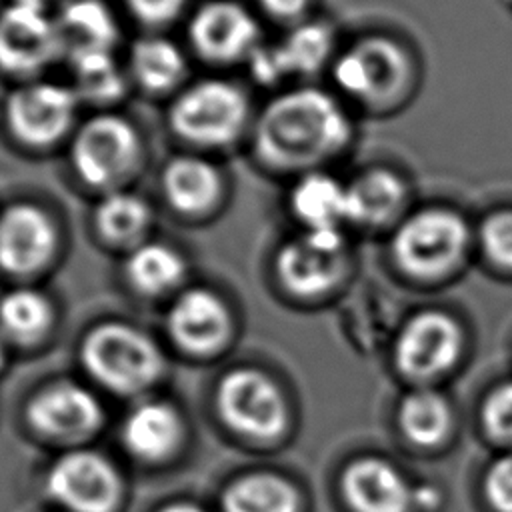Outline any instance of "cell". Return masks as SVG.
<instances>
[{"instance_id": "32", "label": "cell", "mask_w": 512, "mask_h": 512, "mask_svg": "<svg viewBox=\"0 0 512 512\" xmlns=\"http://www.w3.org/2000/svg\"><path fill=\"white\" fill-rule=\"evenodd\" d=\"M478 238L490 262L512 270V208H496L488 212L480 222Z\"/></svg>"}, {"instance_id": "12", "label": "cell", "mask_w": 512, "mask_h": 512, "mask_svg": "<svg viewBox=\"0 0 512 512\" xmlns=\"http://www.w3.org/2000/svg\"><path fill=\"white\" fill-rule=\"evenodd\" d=\"M164 202L182 216H206L228 194V174L220 156L178 148L164 158L158 172Z\"/></svg>"}, {"instance_id": "35", "label": "cell", "mask_w": 512, "mask_h": 512, "mask_svg": "<svg viewBox=\"0 0 512 512\" xmlns=\"http://www.w3.org/2000/svg\"><path fill=\"white\" fill-rule=\"evenodd\" d=\"M250 4L262 22H272L284 30L314 16L316 0H250Z\"/></svg>"}, {"instance_id": "21", "label": "cell", "mask_w": 512, "mask_h": 512, "mask_svg": "<svg viewBox=\"0 0 512 512\" xmlns=\"http://www.w3.org/2000/svg\"><path fill=\"white\" fill-rule=\"evenodd\" d=\"M30 424L52 438H82L102 418L98 400L78 384L62 382L42 390L28 408Z\"/></svg>"}, {"instance_id": "6", "label": "cell", "mask_w": 512, "mask_h": 512, "mask_svg": "<svg viewBox=\"0 0 512 512\" xmlns=\"http://www.w3.org/2000/svg\"><path fill=\"white\" fill-rule=\"evenodd\" d=\"M338 50L336 28L326 18L310 16L284 28L278 38H264L244 70L252 86L276 92L292 84L316 82L330 70Z\"/></svg>"}, {"instance_id": "2", "label": "cell", "mask_w": 512, "mask_h": 512, "mask_svg": "<svg viewBox=\"0 0 512 512\" xmlns=\"http://www.w3.org/2000/svg\"><path fill=\"white\" fill-rule=\"evenodd\" d=\"M256 108L244 82L210 72L192 78L164 102V126L178 148L220 156L246 146Z\"/></svg>"}, {"instance_id": "23", "label": "cell", "mask_w": 512, "mask_h": 512, "mask_svg": "<svg viewBox=\"0 0 512 512\" xmlns=\"http://www.w3.org/2000/svg\"><path fill=\"white\" fill-rule=\"evenodd\" d=\"M288 208L304 230H336L346 222V182L328 168L290 178Z\"/></svg>"}, {"instance_id": "18", "label": "cell", "mask_w": 512, "mask_h": 512, "mask_svg": "<svg viewBox=\"0 0 512 512\" xmlns=\"http://www.w3.org/2000/svg\"><path fill=\"white\" fill-rule=\"evenodd\" d=\"M342 494L354 512H412L416 490L406 474L386 458L352 460L340 480Z\"/></svg>"}, {"instance_id": "31", "label": "cell", "mask_w": 512, "mask_h": 512, "mask_svg": "<svg viewBox=\"0 0 512 512\" xmlns=\"http://www.w3.org/2000/svg\"><path fill=\"white\" fill-rule=\"evenodd\" d=\"M192 0H118V10L140 28V32H168L184 22Z\"/></svg>"}, {"instance_id": "15", "label": "cell", "mask_w": 512, "mask_h": 512, "mask_svg": "<svg viewBox=\"0 0 512 512\" xmlns=\"http://www.w3.org/2000/svg\"><path fill=\"white\" fill-rule=\"evenodd\" d=\"M276 268L282 282L296 294L312 296L330 290L346 268L342 230H304L282 246Z\"/></svg>"}, {"instance_id": "26", "label": "cell", "mask_w": 512, "mask_h": 512, "mask_svg": "<svg viewBox=\"0 0 512 512\" xmlns=\"http://www.w3.org/2000/svg\"><path fill=\"white\" fill-rule=\"evenodd\" d=\"M94 228L110 244H140L152 224L150 202L132 188L100 194L94 204Z\"/></svg>"}, {"instance_id": "17", "label": "cell", "mask_w": 512, "mask_h": 512, "mask_svg": "<svg viewBox=\"0 0 512 512\" xmlns=\"http://www.w3.org/2000/svg\"><path fill=\"white\" fill-rule=\"evenodd\" d=\"M48 490L74 512H110L120 494V480L106 458L82 450L62 456L52 466Z\"/></svg>"}, {"instance_id": "28", "label": "cell", "mask_w": 512, "mask_h": 512, "mask_svg": "<svg viewBox=\"0 0 512 512\" xmlns=\"http://www.w3.org/2000/svg\"><path fill=\"white\" fill-rule=\"evenodd\" d=\"M298 492L278 476L252 474L236 480L224 494L226 512H296Z\"/></svg>"}, {"instance_id": "37", "label": "cell", "mask_w": 512, "mask_h": 512, "mask_svg": "<svg viewBox=\"0 0 512 512\" xmlns=\"http://www.w3.org/2000/svg\"><path fill=\"white\" fill-rule=\"evenodd\" d=\"M24 2H32V4H40V6H48V8H56L58 4H62L64 0H24Z\"/></svg>"}, {"instance_id": "19", "label": "cell", "mask_w": 512, "mask_h": 512, "mask_svg": "<svg viewBox=\"0 0 512 512\" xmlns=\"http://www.w3.org/2000/svg\"><path fill=\"white\" fill-rule=\"evenodd\" d=\"M410 186L386 166H368L346 182V222L358 228H386L406 216Z\"/></svg>"}, {"instance_id": "1", "label": "cell", "mask_w": 512, "mask_h": 512, "mask_svg": "<svg viewBox=\"0 0 512 512\" xmlns=\"http://www.w3.org/2000/svg\"><path fill=\"white\" fill-rule=\"evenodd\" d=\"M354 136L348 104L334 90L304 82L270 92L258 104L246 150L260 170L294 178L334 164Z\"/></svg>"}, {"instance_id": "33", "label": "cell", "mask_w": 512, "mask_h": 512, "mask_svg": "<svg viewBox=\"0 0 512 512\" xmlns=\"http://www.w3.org/2000/svg\"><path fill=\"white\" fill-rule=\"evenodd\" d=\"M480 424L484 432L502 444H512V380L494 386L482 406Z\"/></svg>"}, {"instance_id": "34", "label": "cell", "mask_w": 512, "mask_h": 512, "mask_svg": "<svg viewBox=\"0 0 512 512\" xmlns=\"http://www.w3.org/2000/svg\"><path fill=\"white\" fill-rule=\"evenodd\" d=\"M482 490L494 512H512V450L488 464L482 478Z\"/></svg>"}, {"instance_id": "14", "label": "cell", "mask_w": 512, "mask_h": 512, "mask_svg": "<svg viewBox=\"0 0 512 512\" xmlns=\"http://www.w3.org/2000/svg\"><path fill=\"white\" fill-rule=\"evenodd\" d=\"M224 420L254 438L278 436L288 420L286 402L278 386L258 370H234L218 388Z\"/></svg>"}, {"instance_id": "9", "label": "cell", "mask_w": 512, "mask_h": 512, "mask_svg": "<svg viewBox=\"0 0 512 512\" xmlns=\"http://www.w3.org/2000/svg\"><path fill=\"white\" fill-rule=\"evenodd\" d=\"M64 62L54 8L4 0L0 4V76L10 84L36 80Z\"/></svg>"}, {"instance_id": "13", "label": "cell", "mask_w": 512, "mask_h": 512, "mask_svg": "<svg viewBox=\"0 0 512 512\" xmlns=\"http://www.w3.org/2000/svg\"><path fill=\"white\" fill-rule=\"evenodd\" d=\"M132 92L168 102L192 76V56L170 32H138L122 54Z\"/></svg>"}, {"instance_id": "10", "label": "cell", "mask_w": 512, "mask_h": 512, "mask_svg": "<svg viewBox=\"0 0 512 512\" xmlns=\"http://www.w3.org/2000/svg\"><path fill=\"white\" fill-rule=\"evenodd\" d=\"M88 372L110 390L130 394L146 388L160 374V354L150 338L124 324H104L82 344Z\"/></svg>"}, {"instance_id": "36", "label": "cell", "mask_w": 512, "mask_h": 512, "mask_svg": "<svg viewBox=\"0 0 512 512\" xmlns=\"http://www.w3.org/2000/svg\"><path fill=\"white\" fill-rule=\"evenodd\" d=\"M162 512H202V510H198L196 506H190V504H172V506L164 508Z\"/></svg>"}, {"instance_id": "27", "label": "cell", "mask_w": 512, "mask_h": 512, "mask_svg": "<svg viewBox=\"0 0 512 512\" xmlns=\"http://www.w3.org/2000/svg\"><path fill=\"white\" fill-rule=\"evenodd\" d=\"M124 444L140 458L166 456L178 442L180 420L166 402H146L130 412L124 422Z\"/></svg>"}, {"instance_id": "16", "label": "cell", "mask_w": 512, "mask_h": 512, "mask_svg": "<svg viewBox=\"0 0 512 512\" xmlns=\"http://www.w3.org/2000/svg\"><path fill=\"white\" fill-rule=\"evenodd\" d=\"M58 244V228L46 208L16 200L0 210V268L30 274L42 268Z\"/></svg>"}, {"instance_id": "38", "label": "cell", "mask_w": 512, "mask_h": 512, "mask_svg": "<svg viewBox=\"0 0 512 512\" xmlns=\"http://www.w3.org/2000/svg\"><path fill=\"white\" fill-rule=\"evenodd\" d=\"M2 356H4V352H2V342H0V364H2Z\"/></svg>"}, {"instance_id": "3", "label": "cell", "mask_w": 512, "mask_h": 512, "mask_svg": "<svg viewBox=\"0 0 512 512\" xmlns=\"http://www.w3.org/2000/svg\"><path fill=\"white\" fill-rule=\"evenodd\" d=\"M62 154L72 178L100 196L132 188L150 162V144L142 126L120 108L90 110Z\"/></svg>"}, {"instance_id": "25", "label": "cell", "mask_w": 512, "mask_h": 512, "mask_svg": "<svg viewBox=\"0 0 512 512\" xmlns=\"http://www.w3.org/2000/svg\"><path fill=\"white\" fill-rule=\"evenodd\" d=\"M396 420L408 442L418 448H436L452 434L454 410L442 392L418 386L400 400Z\"/></svg>"}, {"instance_id": "5", "label": "cell", "mask_w": 512, "mask_h": 512, "mask_svg": "<svg viewBox=\"0 0 512 512\" xmlns=\"http://www.w3.org/2000/svg\"><path fill=\"white\" fill-rule=\"evenodd\" d=\"M328 74L332 90L346 104L380 112L408 98L416 84V62L396 38L366 34L340 46Z\"/></svg>"}, {"instance_id": "30", "label": "cell", "mask_w": 512, "mask_h": 512, "mask_svg": "<svg viewBox=\"0 0 512 512\" xmlns=\"http://www.w3.org/2000/svg\"><path fill=\"white\" fill-rule=\"evenodd\" d=\"M50 322V306L36 290H14L0 302V326L16 340L38 338Z\"/></svg>"}, {"instance_id": "11", "label": "cell", "mask_w": 512, "mask_h": 512, "mask_svg": "<svg viewBox=\"0 0 512 512\" xmlns=\"http://www.w3.org/2000/svg\"><path fill=\"white\" fill-rule=\"evenodd\" d=\"M464 350V332L454 316L428 308L412 314L396 342L394 364L414 382H428L446 374Z\"/></svg>"}, {"instance_id": "4", "label": "cell", "mask_w": 512, "mask_h": 512, "mask_svg": "<svg viewBox=\"0 0 512 512\" xmlns=\"http://www.w3.org/2000/svg\"><path fill=\"white\" fill-rule=\"evenodd\" d=\"M84 106L66 80L50 76L10 84L0 102V130L18 152L48 156L62 152Z\"/></svg>"}, {"instance_id": "22", "label": "cell", "mask_w": 512, "mask_h": 512, "mask_svg": "<svg viewBox=\"0 0 512 512\" xmlns=\"http://www.w3.org/2000/svg\"><path fill=\"white\" fill-rule=\"evenodd\" d=\"M68 84L84 110H114L132 92L120 52H96L64 62Z\"/></svg>"}, {"instance_id": "20", "label": "cell", "mask_w": 512, "mask_h": 512, "mask_svg": "<svg viewBox=\"0 0 512 512\" xmlns=\"http://www.w3.org/2000/svg\"><path fill=\"white\" fill-rule=\"evenodd\" d=\"M54 12L62 36L64 62L82 54L120 50L122 20L110 0H64Z\"/></svg>"}, {"instance_id": "7", "label": "cell", "mask_w": 512, "mask_h": 512, "mask_svg": "<svg viewBox=\"0 0 512 512\" xmlns=\"http://www.w3.org/2000/svg\"><path fill=\"white\" fill-rule=\"evenodd\" d=\"M470 238V226L458 210L424 206L394 226L390 254L404 274L434 280L462 264Z\"/></svg>"}, {"instance_id": "29", "label": "cell", "mask_w": 512, "mask_h": 512, "mask_svg": "<svg viewBox=\"0 0 512 512\" xmlns=\"http://www.w3.org/2000/svg\"><path fill=\"white\" fill-rule=\"evenodd\" d=\"M126 274L138 290L158 294L172 288L182 278L184 262L168 244L140 242L126 262Z\"/></svg>"}, {"instance_id": "8", "label": "cell", "mask_w": 512, "mask_h": 512, "mask_svg": "<svg viewBox=\"0 0 512 512\" xmlns=\"http://www.w3.org/2000/svg\"><path fill=\"white\" fill-rule=\"evenodd\" d=\"M182 26V42L192 60L212 72L244 68L266 38L262 18L244 0H200L192 4Z\"/></svg>"}, {"instance_id": "24", "label": "cell", "mask_w": 512, "mask_h": 512, "mask_svg": "<svg viewBox=\"0 0 512 512\" xmlns=\"http://www.w3.org/2000/svg\"><path fill=\"white\" fill-rule=\"evenodd\" d=\"M168 328L174 340L198 354L216 350L228 334V312L208 290H188L172 306Z\"/></svg>"}]
</instances>
